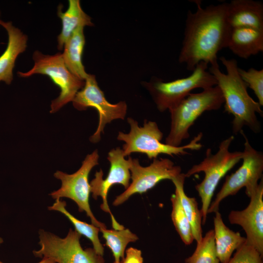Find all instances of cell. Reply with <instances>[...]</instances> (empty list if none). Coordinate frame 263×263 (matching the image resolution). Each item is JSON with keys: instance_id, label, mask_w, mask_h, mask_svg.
Here are the masks:
<instances>
[{"instance_id": "cell-1", "label": "cell", "mask_w": 263, "mask_h": 263, "mask_svg": "<svg viewBox=\"0 0 263 263\" xmlns=\"http://www.w3.org/2000/svg\"><path fill=\"white\" fill-rule=\"evenodd\" d=\"M194 1L197 10L187 13L178 58L190 71L201 61L211 65L217 62V54L227 47L231 30L226 17L227 2L203 8L200 0Z\"/></svg>"}, {"instance_id": "cell-2", "label": "cell", "mask_w": 263, "mask_h": 263, "mask_svg": "<svg viewBox=\"0 0 263 263\" xmlns=\"http://www.w3.org/2000/svg\"><path fill=\"white\" fill-rule=\"evenodd\" d=\"M225 67L226 74L222 73L218 62L211 65L209 72L215 77L224 99L225 112L233 116L232 121L233 133L237 134L246 126L255 133L261 131V125L256 113L263 117V111L258 102L248 94V86L238 73L235 59L219 58Z\"/></svg>"}, {"instance_id": "cell-3", "label": "cell", "mask_w": 263, "mask_h": 263, "mask_svg": "<svg viewBox=\"0 0 263 263\" xmlns=\"http://www.w3.org/2000/svg\"><path fill=\"white\" fill-rule=\"evenodd\" d=\"M127 122L130 126V132L126 133L119 131L117 136L118 140L125 143L122 150L125 157L134 152L145 154L150 160L157 158L161 154L171 156L184 155L189 153L188 150H198L202 147L200 143L202 132H199L185 145L173 147L161 142L163 133L156 122L145 120L143 126H140L132 117H128Z\"/></svg>"}, {"instance_id": "cell-4", "label": "cell", "mask_w": 263, "mask_h": 263, "mask_svg": "<svg viewBox=\"0 0 263 263\" xmlns=\"http://www.w3.org/2000/svg\"><path fill=\"white\" fill-rule=\"evenodd\" d=\"M234 139V137L231 135L223 140L215 154L212 153L210 148L207 149L203 161L198 164L193 165L185 173L186 178L201 172L205 173L203 181L195 187L201 200L200 210L203 225L206 222L207 210L220 181L242 159V151L231 152L229 150Z\"/></svg>"}, {"instance_id": "cell-5", "label": "cell", "mask_w": 263, "mask_h": 263, "mask_svg": "<svg viewBox=\"0 0 263 263\" xmlns=\"http://www.w3.org/2000/svg\"><path fill=\"white\" fill-rule=\"evenodd\" d=\"M203 90L199 93H190L169 110L170 126L165 144L180 146L183 141L189 137V130L199 116L206 111L219 109L224 103L218 86Z\"/></svg>"}, {"instance_id": "cell-6", "label": "cell", "mask_w": 263, "mask_h": 263, "mask_svg": "<svg viewBox=\"0 0 263 263\" xmlns=\"http://www.w3.org/2000/svg\"><path fill=\"white\" fill-rule=\"evenodd\" d=\"M208 64L200 62L189 76L169 82L153 76L150 81L143 82L144 87L151 95L160 112L169 111L185 99L191 91L215 86L217 82L208 71Z\"/></svg>"}, {"instance_id": "cell-7", "label": "cell", "mask_w": 263, "mask_h": 263, "mask_svg": "<svg viewBox=\"0 0 263 263\" xmlns=\"http://www.w3.org/2000/svg\"><path fill=\"white\" fill-rule=\"evenodd\" d=\"M33 67L26 72H18L21 77H27L35 74L47 75L60 89L59 95L52 101L51 113L57 112L63 106L74 99L77 93L84 86L85 80L72 74L64 62L62 53L54 55H44L36 51L33 55Z\"/></svg>"}, {"instance_id": "cell-8", "label": "cell", "mask_w": 263, "mask_h": 263, "mask_svg": "<svg viewBox=\"0 0 263 263\" xmlns=\"http://www.w3.org/2000/svg\"><path fill=\"white\" fill-rule=\"evenodd\" d=\"M240 133L243 136L244 149L243 163L234 173L225 177V182L207 210V214L219 211L220 203L226 197L235 195L242 188H245V193L250 197L263 177V154L253 148L243 130Z\"/></svg>"}, {"instance_id": "cell-9", "label": "cell", "mask_w": 263, "mask_h": 263, "mask_svg": "<svg viewBox=\"0 0 263 263\" xmlns=\"http://www.w3.org/2000/svg\"><path fill=\"white\" fill-rule=\"evenodd\" d=\"M40 248L34 250L38 258H49L56 263H105V260L93 248L83 249L80 243L81 235L70 228L64 238L40 229Z\"/></svg>"}, {"instance_id": "cell-10", "label": "cell", "mask_w": 263, "mask_h": 263, "mask_svg": "<svg viewBox=\"0 0 263 263\" xmlns=\"http://www.w3.org/2000/svg\"><path fill=\"white\" fill-rule=\"evenodd\" d=\"M99 154L97 150L87 155L81 166L75 173L67 174L57 170L54 174L55 178L61 182L60 188L49 195L56 200L67 198L74 201L80 212H85L92 224L100 229L106 228L105 225L98 221L94 215L89 204L91 193L89 182V174L93 168L98 165Z\"/></svg>"}, {"instance_id": "cell-11", "label": "cell", "mask_w": 263, "mask_h": 263, "mask_svg": "<svg viewBox=\"0 0 263 263\" xmlns=\"http://www.w3.org/2000/svg\"><path fill=\"white\" fill-rule=\"evenodd\" d=\"M74 108L79 111L92 107L98 113L97 128L90 137L93 143L99 142L101 134L107 124L117 120H124L127 112V104L124 101L112 104L106 99L104 92L99 87L95 76L89 74L85 79L84 87L78 91L72 101Z\"/></svg>"}, {"instance_id": "cell-12", "label": "cell", "mask_w": 263, "mask_h": 263, "mask_svg": "<svg viewBox=\"0 0 263 263\" xmlns=\"http://www.w3.org/2000/svg\"><path fill=\"white\" fill-rule=\"evenodd\" d=\"M132 182L117 196L113 205L118 206L136 193L142 194L151 189L161 181L172 180L181 173V168L168 158H155L148 166H142L137 158L129 157Z\"/></svg>"}, {"instance_id": "cell-13", "label": "cell", "mask_w": 263, "mask_h": 263, "mask_svg": "<svg viewBox=\"0 0 263 263\" xmlns=\"http://www.w3.org/2000/svg\"><path fill=\"white\" fill-rule=\"evenodd\" d=\"M107 159L110 163L108 174L104 179L101 169L96 171L94 178L91 181L90 189L92 196L97 199L100 196L103 203L101 208L110 213L112 226L114 229H121L124 227L120 225L115 219L109 208L107 202V196L110 188L115 184H120L127 189L129 186L131 179L130 170L131 162L129 157L126 159L122 149L117 147L112 149L108 153Z\"/></svg>"}, {"instance_id": "cell-14", "label": "cell", "mask_w": 263, "mask_h": 263, "mask_svg": "<svg viewBox=\"0 0 263 263\" xmlns=\"http://www.w3.org/2000/svg\"><path fill=\"white\" fill-rule=\"evenodd\" d=\"M247 207L242 210H232L228 215L231 224L240 225L246 234V243L263 256V178L251 194Z\"/></svg>"}, {"instance_id": "cell-15", "label": "cell", "mask_w": 263, "mask_h": 263, "mask_svg": "<svg viewBox=\"0 0 263 263\" xmlns=\"http://www.w3.org/2000/svg\"><path fill=\"white\" fill-rule=\"evenodd\" d=\"M227 22L231 28H251L263 30V4L253 0H232L227 3Z\"/></svg>"}, {"instance_id": "cell-16", "label": "cell", "mask_w": 263, "mask_h": 263, "mask_svg": "<svg viewBox=\"0 0 263 263\" xmlns=\"http://www.w3.org/2000/svg\"><path fill=\"white\" fill-rule=\"evenodd\" d=\"M0 24L6 30L8 36L7 47L0 56V81L10 84L13 79V70L18 56L25 51L27 36L11 21L0 20Z\"/></svg>"}, {"instance_id": "cell-17", "label": "cell", "mask_w": 263, "mask_h": 263, "mask_svg": "<svg viewBox=\"0 0 263 263\" xmlns=\"http://www.w3.org/2000/svg\"><path fill=\"white\" fill-rule=\"evenodd\" d=\"M227 47L240 58L247 59L263 51V30L251 28H231Z\"/></svg>"}, {"instance_id": "cell-18", "label": "cell", "mask_w": 263, "mask_h": 263, "mask_svg": "<svg viewBox=\"0 0 263 263\" xmlns=\"http://www.w3.org/2000/svg\"><path fill=\"white\" fill-rule=\"evenodd\" d=\"M215 213L213 231L217 255L220 263H227L234 251L245 243L246 238L226 226L219 211Z\"/></svg>"}, {"instance_id": "cell-19", "label": "cell", "mask_w": 263, "mask_h": 263, "mask_svg": "<svg viewBox=\"0 0 263 263\" xmlns=\"http://www.w3.org/2000/svg\"><path fill=\"white\" fill-rule=\"evenodd\" d=\"M62 5L57 8V14L62 21V30L57 37V49L61 51L75 30L79 26H93L91 18L82 9L79 0H69L68 7L63 12Z\"/></svg>"}, {"instance_id": "cell-20", "label": "cell", "mask_w": 263, "mask_h": 263, "mask_svg": "<svg viewBox=\"0 0 263 263\" xmlns=\"http://www.w3.org/2000/svg\"><path fill=\"white\" fill-rule=\"evenodd\" d=\"M84 26L77 27L64 45L62 58L67 69L74 75L85 80L88 75L82 62L85 38Z\"/></svg>"}, {"instance_id": "cell-21", "label": "cell", "mask_w": 263, "mask_h": 263, "mask_svg": "<svg viewBox=\"0 0 263 263\" xmlns=\"http://www.w3.org/2000/svg\"><path fill=\"white\" fill-rule=\"evenodd\" d=\"M186 178L185 173H181L171 181L175 186V191L179 195L182 207L190 224L194 240L198 243L203 238L202 216L195 198L188 197L185 192L184 183Z\"/></svg>"}, {"instance_id": "cell-22", "label": "cell", "mask_w": 263, "mask_h": 263, "mask_svg": "<svg viewBox=\"0 0 263 263\" xmlns=\"http://www.w3.org/2000/svg\"><path fill=\"white\" fill-rule=\"evenodd\" d=\"M66 202L59 199L55 200L53 205L48 207V208L49 210L57 211L65 215L74 225L75 230L81 236L83 235L89 239L95 251L98 254L103 256L104 249L98 237L100 228L93 224L78 220L66 209Z\"/></svg>"}, {"instance_id": "cell-23", "label": "cell", "mask_w": 263, "mask_h": 263, "mask_svg": "<svg viewBox=\"0 0 263 263\" xmlns=\"http://www.w3.org/2000/svg\"><path fill=\"white\" fill-rule=\"evenodd\" d=\"M100 231L106 240L105 245L113 253L114 262L116 263H120L124 259L125 251L128 244L135 242L138 239L137 236L128 228L119 230L101 228Z\"/></svg>"}, {"instance_id": "cell-24", "label": "cell", "mask_w": 263, "mask_h": 263, "mask_svg": "<svg viewBox=\"0 0 263 263\" xmlns=\"http://www.w3.org/2000/svg\"><path fill=\"white\" fill-rule=\"evenodd\" d=\"M185 263H220L215 244L213 230H209L200 242L191 256L185 259Z\"/></svg>"}, {"instance_id": "cell-25", "label": "cell", "mask_w": 263, "mask_h": 263, "mask_svg": "<svg viewBox=\"0 0 263 263\" xmlns=\"http://www.w3.org/2000/svg\"><path fill=\"white\" fill-rule=\"evenodd\" d=\"M170 201L172 204L171 218L174 226L183 242L186 245H189L194 240L191 228L176 191L171 196Z\"/></svg>"}, {"instance_id": "cell-26", "label": "cell", "mask_w": 263, "mask_h": 263, "mask_svg": "<svg viewBox=\"0 0 263 263\" xmlns=\"http://www.w3.org/2000/svg\"><path fill=\"white\" fill-rule=\"evenodd\" d=\"M238 73L243 80L254 93L258 102L263 105V69L250 68L247 71L238 68Z\"/></svg>"}, {"instance_id": "cell-27", "label": "cell", "mask_w": 263, "mask_h": 263, "mask_svg": "<svg viewBox=\"0 0 263 263\" xmlns=\"http://www.w3.org/2000/svg\"><path fill=\"white\" fill-rule=\"evenodd\" d=\"M227 263H263V256L246 242L236 250Z\"/></svg>"}, {"instance_id": "cell-28", "label": "cell", "mask_w": 263, "mask_h": 263, "mask_svg": "<svg viewBox=\"0 0 263 263\" xmlns=\"http://www.w3.org/2000/svg\"><path fill=\"white\" fill-rule=\"evenodd\" d=\"M118 263H143L141 251L132 247H129L126 250L124 259Z\"/></svg>"}, {"instance_id": "cell-29", "label": "cell", "mask_w": 263, "mask_h": 263, "mask_svg": "<svg viewBox=\"0 0 263 263\" xmlns=\"http://www.w3.org/2000/svg\"><path fill=\"white\" fill-rule=\"evenodd\" d=\"M0 263H4L0 261ZM38 263H56V262L52 259L49 258H43L41 261Z\"/></svg>"}, {"instance_id": "cell-30", "label": "cell", "mask_w": 263, "mask_h": 263, "mask_svg": "<svg viewBox=\"0 0 263 263\" xmlns=\"http://www.w3.org/2000/svg\"><path fill=\"white\" fill-rule=\"evenodd\" d=\"M3 239L0 237V245L3 243Z\"/></svg>"}, {"instance_id": "cell-31", "label": "cell", "mask_w": 263, "mask_h": 263, "mask_svg": "<svg viewBox=\"0 0 263 263\" xmlns=\"http://www.w3.org/2000/svg\"></svg>"}]
</instances>
